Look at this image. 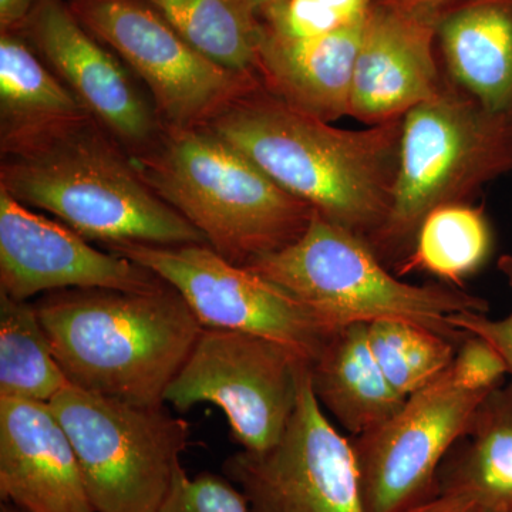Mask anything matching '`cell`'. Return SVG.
Listing matches in <instances>:
<instances>
[{"label": "cell", "instance_id": "obj_13", "mask_svg": "<svg viewBox=\"0 0 512 512\" xmlns=\"http://www.w3.org/2000/svg\"><path fill=\"white\" fill-rule=\"evenodd\" d=\"M23 37L128 154L150 147L164 130L153 101L130 69L97 42L64 0H40L22 23Z\"/></svg>", "mask_w": 512, "mask_h": 512}, {"label": "cell", "instance_id": "obj_27", "mask_svg": "<svg viewBox=\"0 0 512 512\" xmlns=\"http://www.w3.org/2000/svg\"><path fill=\"white\" fill-rule=\"evenodd\" d=\"M450 372L464 389L493 392L508 375V367L490 342L468 333L458 346Z\"/></svg>", "mask_w": 512, "mask_h": 512}, {"label": "cell", "instance_id": "obj_19", "mask_svg": "<svg viewBox=\"0 0 512 512\" xmlns=\"http://www.w3.org/2000/svg\"><path fill=\"white\" fill-rule=\"evenodd\" d=\"M313 392L340 426L362 436L382 426L407 399L387 382L369 343V325L339 329L311 363Z\"/></svg>", "mask_w": 512, "mask_h": 512}, {"label": "cell", "instance_id": "obj_9", "mask_svg": "<svg viewBox=\"0 0 512 512\" xmlns=\"http://www.w3.org/2000/svg\"><path fill=\"white\" fill-rule=\"evenodd\" d=\"M70 8L146 84L165 127L205 126L261 84L202 55L148 3L76 0Z\"/></svg>", "mask_w": 512, "mask_h": 512}, {"label": "cell", "instance_id": "obj_7", "mask_svg": "<svg viewBox=\"0 0 512 512\" xmlns=\"http://www.w3.org/2000/svg\"><path fill=\"white\" fill-rule=\"evenodd\" d=\"M49 404L72 441L94 511H160L190 444L187 421L164 406H138L72 384Z\"/></svg>", "mask_w": 512, "mask_h": 512}, {"label": "cell", "instance_id": "obj_6", "mask_svg": "<svg viewBox=\"0 0 512 512\" xmlns=\"http://www.w3.org/2000/svg\"><path fill=\"white\" fill-rule=\"evenodd\" d=\"M247 268L291 295L329 329L404 320L460 345L468 333L451 325L460 312H488V302L451 285L402 281L365 239L313 215L301 238Z\"/></svg>", "mask_w": 512, "mask_h": 512}, {"label": "cell", "instance_id": "obj_25", "mask_svg": "<svg viewBox=\"0 0 512 512\" xmlns=\"http://www.w3.org/2000/svg\"><path fill=\"white\" fill-rule=\"evenodd\" d=\"M369 343L387 382L404 399L444 375L460 346L440 333L404 320L370 323Z\"/></svg>", "mask_w": 512, "mask_h": 512}, {"label": "cell", "instance_id": "obj_11", "mask_svg": "<svg viewBox=\"0 0 512 512\" xmlns=\"http://www.w3.org/2000/svg\"><path fill=\"white\" fill-rule=\"evenodd\" d=\"M224 476L245 495L251 512H365L352 441L323 413L311 366L281 439L268 450L232 454Z\"/></svg>", "mask_w": 512, "mask_h": 512}, {"label": "cell", "instance_id": "obj_18", "mask_svg": "<svg viewBox=\"0 0 512 512\" xmlns=\"http://www.w3.org/2000/svg\"><path fill=\"white\" fill-rule=\"evenodd\" d=\"M444 76L484 109L512 116V0H466L441 12Z\"/></svg>", "mask_w": 512, "mask_h": 512}, {"label": "cell", "instance_id": "obj_28", "mask_svg": "<svg viewBox=\"0 0 512 512\" xmlns=\"http://www.w3.org/2000/svg\"><path fill=\"white\" fill-rule=\"evenodd\" d=\"M498 269L512 291V254L500 256ZM450 322L461 332L480 336L490 342L503 356L508 375L512 377V312L501 319L488 318L487 313L460 312L451 316Z\"/></svg>", "mask_w": 512, "mask_h": 512}, {"label": "cell", "instance_id": "obj_20", "mask_svg": "<svg viewBox=\"0 0 512 512\" xmlns=\"http://www.w3.org/2000/svg\"><path fill=\"white\" fill-rule=\"evenodd\" d=\"M437 494L477 512H512V383L493 390L444 458Z\"/></svg>", "mask_w": 512, "mask_h": 512}, {"label": "cell", "instance_id": "obj_8", "mask_svg": "<svg viewBox=\"0 0 512 512\" xmlns=\"http://www.w3.org/2000/svg\"><path fill=\"white\" fill-rule=\"evenodd\" d=\"M311 362L284 343L238 330L204 328L164 394L177 412L220 407L242 450H268L281 439Z\"/></svg>", "mask_w": 512, "mask_h": 512}, {"label": "cell", "instance_id": "obj_32", "mask_svg": "<svg viewBox=\"0 0 512 512\" xmlns=\"http://www.w3.org/2000/svg\"><path fill=\"white\" fill-rule=\"evenodd\" d=\"M249 2L255 6L258 12H261L262 9L266 8L268 5H271V3H274L275 0H249Z\"/></svg>", "mask_w": 512, "mask_h": 512}, {"label": "cell", "instance_id": "obj_4", "mask_svg": "<svg viewBox=\"0 0 512 512\" xmlns=\"http://www.w3.org/2000/svg\"><path fill=\"white\" fill-rule=\"evenodd\" d=\"M128 156L147 187L235 265L298 241L315 215L205 126H164L150 147Z\"/></svg>", "mask_w": 512, "mask_h": 512}, {"label": "cell", "instance_id": "obj_2", "mask_svg": "<svg viewBox=\"0 0 512 512\" xmlns=\"http://www.w3.org/2000/svg\"><path fill=\"white\" fill-rule=\"evenodd\" d=\"M0 188L106 245H208L147 187L130 156L93 117L3 151Z\"/></svg>", "mask_w": 512, "mask_h": 512}, {"label": "cell", "instance_id": "obj_21", "mask_svg": "<svg viewBox=\"0 0 512 512\" xmlns=\"http://www.w3.org/2000/svg\"><path fill=\"white\" fill-rule=\"evenodd\" d=\"M66 84L15 30L0 36V147L22 146L90 119Z\"/></svg>", "mask_w": 512, "mask_h": 512}, {"label": "cell", "instance_id": "obj_26", "mask_svg": "<svg viewBox=\"0 0 512 512\" xmlns=\"http://www.w3.org/2000/svg\"><path fill=\"white\" fill-rule=\"evenodd\" d=\"M158 512H251V507L227 477L202 473L191 478L181 466Z\"/></svg>", "mask_w": 512, "mask_h": 512}, {"label": "cell", "instance_id": "obj_29", "mask_svg": "<svg viewBox=\"0 0 512 512\" xmlns=\"http://www.w3.org/2000/svg\"><path fill=\"white\" fill-rule=\"evenodd\" d=\"M40 0H0V26L2 32L18 30L39 5Z\"/></svg>", "mask_w": 512, "mask_h": 512}, {"label": "cell", "instance_id": "obj_22", "mask_svg": "<svg viewBox=\"0 0 512 512\" xmlns=\"http://www.w3.org/2000/svg\"><path fill=\"white\" fill-rule=\"evenodd\" d=\"M146 3L212 62L232 72L256 74L264 25L249 0H146Z\"/></svg>", "mask_w": 512, "mask_h": 512}, {"label": "cell", "instance_id": "obj_31", "mask_svg": "<svg viewBox=\"0 0 512 512\" xmlns=\"http://www.w3.org/2000/svg\"><path fill=\"white\" fill-rule=\"evenodd\" d=\"M407 512H477L460 498L450 497V495L437 494L430 498L426 503L417 505Z\"/></svg>", "mask_w": 512, "mask_h": 512}, {"label": "cell", "instance_id": "obj_15", "mask_svg": "<svg viewBox=\"0 0 512 512\" xmlns=\"http://www.w3.org/2000/svg\"><path fill=\"white\" fill-rule=\"evenodd\" d=\"M437 19L373 3L357 52L350 117L365 126L389 123L440 92Z\"/></svg>", "mask_w": 512, "mask_h": 512}, {"label": "cell", "instance_id": "obj_1", "mask_svg": "<svg viewBox=\"0 0 512 512\" xmlns=\"http://www.w3.org/2000/svg\"><path fill=\"white\" fill-rule=\"evenodd\" d=\"M205 127L330 224L366 242L383 227L399 171L403 119L339 128L259 84Z\"/></svg>", "mask_w": 512, "mask_h": 512}, {"label": "cell", "instance_id": "obj_3", "mask_svg": "<svg viewBox=\"0 0 512 512\" xmlns=\"http://www.w3.org/2000/svg\"><path fill=\"white\" fill-rule=\"evenodd\" d=\"M72 386L138 406L164 394L204 329L173 286L151 291L70 289L36 305Z\"/></svg>", "mask_w": 512, "mask_h": 512}, {"label": "cell", "instance_id": "obj_33", "mask_svg": "<svg viewBox=\"0 0 512 512\" xmlns=\"http://www.w3.org/2000/svg\"><path fill=\"white\" fill-rule=\"evenodd\" d=\"M0 512H22L19 510V508H16L15 505H12L10 503H5V501H2V505H0Z\"/></svg>", "mask_w": 512, "mask_h": 512}, {"label": "cell", "instance_id": "obj_16", "mask_svg": "<svg viewBox=\"0 0 512 512\" xmlns=\"http://www.w3.org/2000/svg\"><path fill=\"white\" fill-rule=\"evenodd\" d=\"M0 498L22 512H96L49 403L0 399Z\"/></svg>", "mask_w": 512, "mask_h": 512}, {"label": "cell", "instance_id": "obj_10", "mask_svg": "<svg viewBox=\"0 0 512 512\" xmlns=\"http://www.w3.org/2000/svg\"><path fill=\"white\" fill-rule=\"evenodd\" d=\"M146 266L183 296L204 328L238 330L284 343L313 362L338 330L247 266L232 264L210 245H107Z\"/></svg>", "mask_w": 512, "mask_h": 512}, {"label": "cell", "instance_id": "obj_24", "mask_svg": "<svg viewBox=\"0 0 512 512\" xmlns=\"http://www.w3.org/2000/svg\"><path fill=\"white\" fill-rule=\"evenodd\" d=\"M69 386L36 306L0 292V399L50 403Z\"/></svg>", "mask_w": 512, "mask_h": 512}, {"label": "cell", "instance_id": "obj_17", "mask_svg": "<svg viewBox=\"0 0 512 512\" xmlns=\"http://www.w3.org/2000/svg\"><path fill=\"white\" fill-rule=\"evenodd\" d=\"M366 16L312 39H281L264 29L256 67L259 82L316 119L335 123L350 117L353 73Z\"/></svg>", "mask_w": 512, "mask_h": 512}, {"label": "cell", "instance_id": "obj_12", "mask_svg": "<svg viewBox=\"0 0 512 512\" xmlns=\"http://www.w3.org/2000/svg\"><path fill=\"white\" fill-rule=\"evenodd\" d=\"M490 393L464 389L448 369L392 419L350 440L365 512H407L436 497L444 458Z\"/></svg>", "mask_w": 512, "mask_h": 512}, {"label": "cell", "instance_id": "obj_5", "mask_svg": "<svg viewBox=\"0 0 512 512\" xmlns=\"http://www.w3.org/2000/svg\"><path fill=\"white\" fill-rule=\"evenodd\" d=\"M511 173L512 116L484 109L444 76L440 92L403 117L392 207L367 244L397 274L427 215L473 204L485 185Z\"/></svg>", "mask_w": 512, "mask_h": 512}, {"label": "cell", "instance_id": "obj_30", "mask_svg": "<svg viewBox=\"0 0 512 512\" xmlns=\"http://www.w3.org/2000/svg\"><path fill=\"white\" fill-rule=\"evenodd\" d=\"M466 0H373V3L390 8L409 10V12L433 13L440 15L444 10Z\"/></svg>", "mask_w": 512, "mask_h": 512}, {"label": "cell", "instance_id": "obj_34", "mask_svg": "<svg viewBox=\"0 0 512 512\" xmlns=\"http://www.w3.org/2000/svg\"><path fill=\"white\" fill-rule=\"evenodd\" d=\"M67 2L73 3V2H76V0H67Z\"/></svg>", "mask_w": 512, "mask_h": 512}, {"label": "cell", "instance_id": "obj_14", "mask_svg": "<svg viewBox=\"0 0 512 512\" xmlns=\"http://www.w3.org/2000/svg\"><path fill=\"white\" fill-rule=\"evenodd\" d=\"M146 266L92 247L72 228L36 214L0 188V292L16 301L62 289L151 291Z\"/></svg>", "mask_w": 512, "mask_h": 512}, {"label": "cell", "instance_id": "obj_23", "mask_svg": "<svg viewBox=\"0 0 512 512\" xmlns=\"http://www.w3.org/2000/svg\"><path fill=\"white\" fill-rule=\"evenodd\" d=\"M493 249L494 232L483 205H447L427 215L396 275L424 272L446 285H461L484 268Z\"/></svg>", "mask_w": 512, "mask_h": 512}]
</instances>
